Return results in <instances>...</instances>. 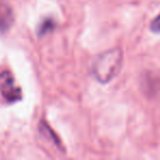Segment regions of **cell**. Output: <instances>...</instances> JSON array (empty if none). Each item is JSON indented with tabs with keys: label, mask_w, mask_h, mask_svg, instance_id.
<instances>
[{
	"label": "cell",
	"mask_w": 160,
	"mask_h": 160,
	"mask_svg": "<svg viewBox=\"0 0 160 160\" xmlns=\"http://www.w3.org/2000/svg\"><path fill=\"white\" fill-rule=\"evenodd\" d=\"M123 66L122 49H109L99 54L91 64V73L99 82L108 83L114 79L121 71Z\"/></svg>",
	"instance_id": "cell-1"
},
{
	"label": "cell",
	"mask_w": 160,
	"mask_h": 160,
	"mask_svg": "<svg viewBox=\"0 0 160 160\" xmlns=\"http://www.w3.org/2000/svg\"><path fill=\"white\" fill-rule=\"evenodd\" d=\"M0 92L8 102H17L21 99V89L16 85L14 78L9 71L0 75Z\"/></svg>",
	"instance_id": "cell-2"
},
{
	"label": "cell",
	"mask_w": 160,
	"mask_h": 160,
	"mask_svg": "<svg viewBox=\"0 0 160 160\" xmlns=\"http://www.w3.org/2000/svg\"><path fill=\"white\" fill-rule=\"evenodd\" d=\"M150 30L153 32V33H160V14L157 16L152 21H151Z\"/></svg>",
	"instance_id": "cell-7"
},
{
	"label": "cell",
	"mask_w": 160,
	"mask_h": 160,
	"mask_svg": "<svg viewBox=\"0 0 160 160\" xmlns=\"http://www.w3.org/2000/svg\"><path fill=\"white\" fill-rule=\"evenodd\" d=\"M14 23V13L12 8L5 2H0V33L8 32Z\"/></svg>",
	"instance_id": "cell-3"
},
{
	"label": "cell",
	"mask_w": 160,
	"mask_h": 160,
	"mask_svg": "<svg viewBox=\"0 0 160 160\" xmlns=\"http://www.w3.org/2000/svg\"><path fill=\"white\" fill-rule=\"evenodd\" d=\"M145 89L150 94H156L160 91V76L147 75L145 77Z\"/></svg>",
	"instance_id": "cell-5"
},
{
	"label": "cell",
	"mask_w": 160,
	"mask_h": 160,
	"mask_svg": "<svg viewBox=\"0 0 160 160\" xmlns=\"http://www.w3.org/2000/svg\"><path fill=\"white\" fill-rule=\"evenodd\" d=\"M40 132H41V134L46 138V139H48L49 142H52L53 144H55L58 148H60L62 150L64 149L62 146V142H60L59 138L57 137V135L52 131V128L48 126V124L45 123L44 121H42V122L40 123Z\"/></svg>",
	"instance_id": "cell-4"
},
{
	"label": "cell",
	"mask_w": 160,
	"mask_h": 160,
	"mask_svg": "<svg viewBox=\"0 0 160 160\" xmlns=\"http://www.w3.org/2000/svg\"><path fill=\"white\" fill-rule=\"evenodd\" d=\"M56 27V23L53 19L48 18V19H44L42 21V23L40 24L38 30V34L40 36H44L46 34H48L49 32H52Z\"/></svg>",
	"instance_id": "cell-6"
}]
</instances>
